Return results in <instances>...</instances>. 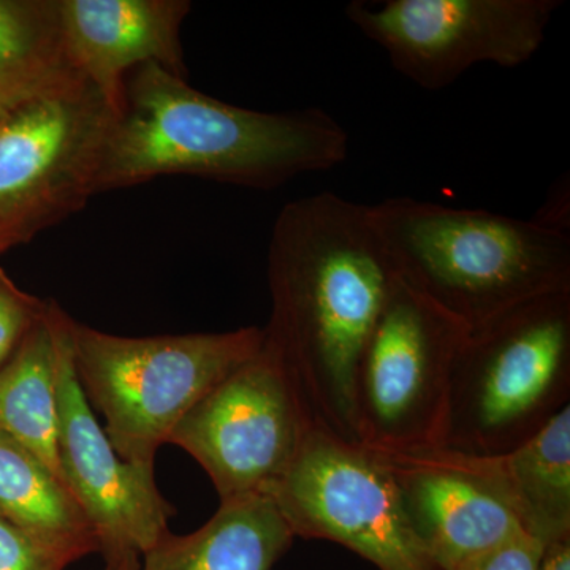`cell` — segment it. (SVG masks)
<instances>
[{"label": "cell", "instance_id": "277c9868", "mask_svg": "<svg viewBox=\"0 0 570 570\" xmlns=\"http://www.w3.org/2000/svg\"><path fill=\"white\" fill-rule=\"evenodd\" d=\"M73 366L118 455L156 472L171 431L236 367L264 346L265 328L127 337L67 318Z\"/></svg>", "mask_w": 570, "mask_h": 570}, {"label": "cell", "instance_id": "2e32d148", "mask_svg": "<svg viewBox=\"0 0 570 570\" xmlns=\"http://www.w3.org/2000/svg\"><path fill=\"white\" fill-rule=\"evenodd\" d=\"M0 519L75 561L100 551L91 523L43 461L0 433Z\"/></svg>", "mask_w": 570, "mask_h": 570}, {"label": "cell", "instance_id": "8fae6325", "mask_svg": "<svg viewBox=\"0 0 570 570\" xmlns=\"http://www.w3.org/2000/svg\"><path fill=\"white\" fill-rule=\"evenodd\" d=\"M381 456L409 527L434 569L455 570L524 531L497 456L448 445Z\"/></svg>", "mask_w": 570, "mask_h": 570}, {"label": "cell", "instance_id": "cb8c5ba5", "mask_svg": "<svg viewBox=\"0 0 570 570\" xmlns=\"http://www.w3.org/2000/svg\"><path fill=\"white\" fill-rule=\"evenodd\" d=\"M11 245V243L9 242V239L6 238V236H3L2 232H0V253H2L3 249H6V247H9Z\"/></svg>", "mask_w": 570, "mask_h": 570}, {"label": "cell", "instance_id": "9c48e42d", "mask_svg": "<svg viewBox=\"0 0 570 570\" xmlns=\"http://www.w3.org/2000/svg\"><path fill=\"white\" fill-rule=\"evenodd\" d=\"M561 6L560 0H358L348 3L346 14L396 71L438 91L480 63L513 69L530 61Z\"/></svg>", "mask_w": 570, "mask_h": 570}, {"label": "cell", "instance_id": "603a6c76", "mask_svg": "<svg viewBox=\"0 0 570 570\" xmlns=\"http://www.w3.org/2000/svg\"><path fill=\"white\" fill-rule=\"evenodd\" d=\"M104 570H140L138 554L127 553L118 557L105 558Z\"/></svg>", "mask_w": 570, "mask_h": 570}, {"label": "cell", "instance_id": "7a4b0ae2", "mask_svg": "<svg viewBox=\"0 0 570 570\" xmlns=\"http://www.w3.org/2000/svg\"><path fill=\"white\" fill-rule=\"evenodd\" d=\"M348 134L321 108L264 112L198 92L157 63L124 89L100 141L91 193L159 175L190 174L275 187L347 159Z\"/></svg>", "mask_w": 570, "mask_h": 570}, {"label": "cell", "instance_id": "30bf717a", "mask_svg": "<svg viewBox=\"0 0 570 570\" xmlns=\"http://www.w3.org/2000/svg\"><path fill=\"white\" fill-rule=\"evenodd\" d=\"M58 374V450L63 482L91 523L100 553L145 554L167 534L174 517L156 472L127 463L112 448L73 366L67 313L47 303Z\"/></svg>", "mask_w": 570, "mask_h": 570}, {"label": "cell", "instance_id": "5bb4252c", "mask_svg": "<svg viewBox=\"0 0 570 570\" xmlns=\"http://www.w3.org/2000/svg\"><path fill=\"white\" fill-rule=\"evenodd\" d=\"M295 535L268 494L220 501L200 530L170 531L142 554L140 570H272Z\"/></svg>", "mask_w": 570, "mask_h": 570}, {"label": "cell", "instance_id": "ba28073f", "mask_svg": "<svg viewBox=\"0 0 570 570\" xmlns=\"http://www.w3.org/2000/svg\"><path fill=\"white\" fill-rule=\"evenodd\" d=\"M314 425L276 347L261 351L206 393L171 431L212 479L220 501L266 494Z\"/></svg>", "mask_w": 570, "mask_h": 570}, {"label": "cell", "instance_id": "ffe728a7", "mask_svg": "<svg viewBox=\"0 0 570 570\" xmlns=\"http://www.w3.org/2000/svg\"><path fill=\"white\" fill-rule=\"evenodd\" d=\"M70 564L58 551L0 519V570H66Z\"/></svg>", "mask_w": 570, "mask_h": 570}, {"label": "cell", "instance_id": "6da1fadb", "mask_svg": "<svg viewBox=\"0 0 570 570\" xmlns=\"http://www.w3.org/2000/svg\"><path fill=\"white\" fill-rule=\"evenodd\" d=\"M396 277L370 206L321 193L277 217L265 336L314 428L344 441L358 442L356 370Z\"/></svg>", "mask_w": 570, "mask_h": 570}, {"label": "cell", "instance_id": "7402d4cb", "mask_svg": "<svg viewBox=\"0 0 570 570\" xmlns=\"http://www.w3.org/2000/svg\"><path fill=\"white\" fill-rule=\"evenodd\" d=\"M538 570H570V535L542 547Z\"/></svg>", "mask_w": 570, "mask_h": 570}, {"label": "cell", "instance_id": "7c38bea8", "mask_svg": "<svg viewBox=\"0 0 570 570\" xmlns=\"http://www.w3.org/2000/svg\"><path fill=\"white\" fill-rule=\"evenodd\" d=\"M111 118L100 97L88 92L40 100L0 122V232L10 243L71 198L91 194Z\"/></svg>", "mask_w": 570, "mask_h": 570}, {"label": "cell", "instance_id": "ac0fdd59", "mask_svg": "<svg viewBox=\"0 0 570 570\" xmlns=\"http://www.w3.org/2000/svg\"><path fill=\"white\" fill-rule=\"evenodd\" d=\"M0 433L20 442L66 485L59 464L58 374L47 306L0 370Z\"/></svg>", "mask_w": 570, "mask_h": 570}, {"label": "cell", "instance_id": "e0dca14e", "mask_svg": "<svg viewBox=\"0 0 570 570\" xmlns=\"http://www.w3.org/2000/svg\"><path fill=\"white\" fill-rule=\"evenodd\" d=\"M497 461L524 532L542 546L570 535V404Z\"/></svg>", "mask_w": 570, "mask_h": 570}, {"label": "cell", "instance_id": "5b68a950", "mask_svg": "<svg viewBox=\"0 0 570 570\" xmlns=\"http://www.w3.org/2000/svg\"><path fill=\"white\" fill-rule=\"evenodd\" d=\"M570 401V291L469 330L450 387L444 445L501 456Z\"/></svg>", "mask_w": 570, "mask_h": 570}, {"label": "cell", "instance_id": "44dd1931", "mask_svg": "<svg viewBox=\"0 0 570 570\" xmlns=\"http://www.w3.org/2000/svg\"><path fill=\"white\" fill-rule=\"evenodd\" d=\"M542 547L539 540L521 531L455 570H538Z\"/></svg>", "mask_w": 570, "mask_h": 570}, {"label": "cell", "instance_id": "9a60e30c", "mask_svg": "<svg viewBox=\"0 0 570 570\" xmlns=\"http://www.w3.org/2000/svg\"><path fill=\"white\" fill-rule=\"evenodd\" d=\"M88 92L63 48L56 2L0 0V122L40 100Z\"/></svg>", "mask_w": 570, "mask_h": 570}, {"label": "cell", "instance_id": "4fadbf2b", "mask_svg": "<svg viewBox=\"0 0 570 570\" xmlns=\"http://www.w3.org/2000/svg\"><path fill=\"white\" fill-rule=\"evenodd\" d=\"M189 3L171 0L56 2L63 48L112 118L124 105V75L157 63L184 73L179 28Z\"/></svg>", "mask_w": 570, "mask_h": 570}, {"label": "cell", "instance_id": "3957f363", "mask_svg": "<svg viewBox=\"0 0 570 570\" xmlns=\"http://www.w3.org/2000/svg\"><path fill=\"white\" fill-rule=\"evenodd\" d=\"M370 208L397 275L468 330L570 291L566 232L412 197Z\"/></svg>", "mask_w": 570, "mask_h": 570}, {"label": "cell", "instance_id": "d6986e66", "mask_svg": "<svg viewBox=\"0 0 570 570\" xmlns=\"http://www.w3.org/2000/svg\"><path fill=\"white\" fill-rule=\"evenodd\" d=\"M47 303L20 291L0 269V370L43 316Z\"/></svg>", "mask_w": 570, "mask_h": 570}, {"label": "cell", "instance_id": "8992f818", "mask_svg": "<svg viewBox=\"0 0 570 570\" xmlns=\"http://www.w3.org/2000/svg\"><path fill=\"white\" fill-rule=\"evenodd\" d=\"M468 332L397 275L356 370L360 444L379 453L444 445L453 367Z\"/></svg>", "mask_w": 570, "mask_h": 570}, {"label": "cell", "instance_id": "52a82bcc", "mask_svg": "<svg viewBox=\"0 0 570 570\" xmlns=\"http://www.w3.org/2000/svg\"><path fill=\"white\" fill-rule=\"evenodd\" d=\"M295 538L340 543L379 570H436L409 527L381 453L313 428L269 489Z\"/></svg>", "mask_w": 570, "mask_h": 570}]
</instances>
